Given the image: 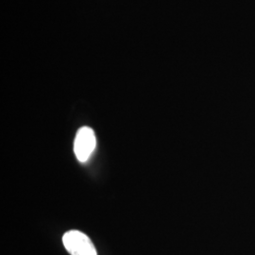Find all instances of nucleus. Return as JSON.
Masks as SVG:
<instances>
[{
	"mask_svg": "<svg viewBox=\"0 0 255 255\" xmlns=\"http://www.w3.org/2000/svg\"><path fill=\"white\" fill-rule=\"evenodd\" d=\"M63 242L71 255H98L91 239L80 231H69L64 234Z\"/></svg>",
	"mask_w": 255,
	"mask_h": 255,
	"instance_id": "f257e3e1",
	"label": "nucleus"
},
{
	"mask_svg": "<svg viewBox=\"0 0 255 255\" xmlns=\"http://www.w3.org/2000/svg\"><path fill=\"white\" fill-rule=\"evenodd\" d=\"M97 144L96 135L91 128L82 127L77 132L74 143V151L80 162H86L91 156Z\"/></svg>",
	"mask_w": 255,
	"mask_h": 255,
	"instance_id": "f03ea898",
	"label": "nucleus"
}]
</instances>
